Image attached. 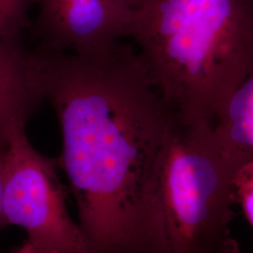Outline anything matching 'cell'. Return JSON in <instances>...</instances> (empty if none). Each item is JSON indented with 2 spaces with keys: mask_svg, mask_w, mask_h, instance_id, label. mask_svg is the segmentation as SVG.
<instances>
[{
  "mask_svg": "<svg viewBox=\"0 0 253 253\" xmlns=\"http://www.w3.org/2000/svg\"><path fill=\"white\" fill-rule=\"evenodd\" d=\"M217 143L239 169L253 160V66L230 94L213 122Z\"/></svg>",
  "mask_w": 253,
  "mask_h": 253,
  "instance_id": "52a82bcc",
  "label": "cell"
},
{
  "mask_svg": "<svg viewBox=\"0 0 253 253\" xmlns=\"http://www.w3.org/2000/svg\"><path fill=\"white\" fill-rule=\"evenodd\" d=\"M11 253H45L39 250L34 245L31 244L29 241H27L25 244L23 245L20 249L15 252H12Z\"/></svg>",
  "mask_w": 253,
  "mask_h": 253,
  "instance_id": "8fae6325",
  "label": "cell"
},
{
  "mask_svg": "<svg viewBox=\"0 0 253 253\" xmlns=\"http://www.w3.org/2000/svg\"><path fill=\"white\" fill-rule=\"evenodd\" d=\"M37 0H0V39L20 35Z\"/></svg>",
  "mask_w": 253,
  "mask_h": 253,
  "instance_id": "ba28073f",
  "label": "cell"
},
{
  "mask_svg": "<svg viewBox=\"0 0 253 253\" xmlns=\"http://www.w3.org/2000/svg\"><path fill=\"white\" fill-rule=\"evenodd\" d=\"M151 0H134V9L135 12L143 9L145 5H147Z\"/></svg>",
  "mask_w": 253,
  "mask_h": 253,
  "instance_id": "7c38bea8",
  "label": "cell"
},
{
  "mask_svg": "<svg viewBox=\"0 0 253 253\" xmlns=\"http://www.w3.org/2000/svg\"><path fill=\"white\" fill-rule=\"evenodd\" d=\"M9 143L0 142V229L6 226V221L3 211V187H4V169L5 159Z\"/></svg>",
  "mask_w": 253,
  "mask_h": 253,
  "instance_id": "30bf717a",
  "label": "cell"
},
{
  "mask_svg": "<svg viewBox=\"0 0 253 253\" xmlns=\"http://www.w3.org/2000/svg\"><path fill=\"white\" fill-rule=\"evenodd\" d=\"M37 46L87 54L127 39L134 11L119 0H37Z\"/></svg>",
  "mask_w": 253,
  "mask_h": 253,
  "instance_id": "5b68a950",
  "label": "cell"
},
{
  "mask_svg": "<svg viewBox=\"0 0 253 253\" xmlns=\"http://www.w3.org/2000/svg\"><path fill=\"white\" fill-rule=\"evenodd\" d=\"M3 211L6 224L27 232L45 253H90L80 225L70 217L56 163L39 153L26 130L9 138L5 159Z\"/></svg>",
  "mask_w": 253,
  "mask_h": 253,
  "instance_id": "277c9868",
  "label": "cell"
},
{
  "mask_svg": "<svg viewBox=\"0 0 253 253\" xmlns=\"http://www.w3.org/2000/svg\"><path fill=\"white\" fill-rule=\"evenodd\" d=\"M127 39L175 117L213 125L253 66V0H151Z\"/></svg>",
  "mask_w": 253,
  "mask_h": 253,
  "instance_id": "7a4b0ae2",
  "label": "cell"
},
{
  "mask_svg": "<svg viewBox=\"0 0 253 253\" xmlns=\"http://www.w3.org/2000/svg\"><path fill=\"white\" fill-rule=\"evenodd\" d=\"M32 51L90 253H139L146 182L174 114L133 44L121 40L87 54Z\"/></svg>",
  "mask_w": 253,
  "mask_h": 253,
  "instance_id": "6da1fadb",
  "label": "cell"
},
{
  "mask_svg": "<svg viewBox=\"0 0 253 253\" xmlns=\"http://www.w3.org/2000/svg\"><path fill=\"white\" fill-rule=\"evenodd\" d=\"M237 171L212 124L174 116L146 182L139 253H240L230 229Z\"/></svg>",
  "mask_w": 253,
  "mask_h": 253,
  "instance_id": "3957f363",
  "label": "cell"
},
{
  "mask_svg": "<svg viewBox=\"0 0 253 253\" xmlns=\"http://www.w3.org/2000/svg\"><path fill=\"white\" fill-rule=\"evenodd\" d=\"M43 97L40 87L32 49L20 35L0 39V142L26 130Z\"/></svg>",
  "mask_w": 253,
  "mask_h": 253,
  "instance_id": "8992f818",
  "label": "cell"
},
{
  "mask_svg": "<svg viewBox=\"0 0 253 253\" xmlns=\"http://www.w3.org/2000/svg\"><path fill=\"white\" fill-rule=\"evenodd\" d=\"M120 2H122L123 4H125L126 7H128L131 10L134 11L135 13V9H134V0H119Z\"/></svg>",
  "mask_w": 253,
  "mask_h": 253,
  "instance_id": "4fadbf2b",
  "label": "cell"
},
{
  "mask_svg": "<svg viewBox=\"0 0 253 253\" xmlns=\"http://www.w3.org/2000/svg\"><path fill=\"white\" fill-rule=\"evenodd\" d=\"M234 188L235 201L241 205L245 217L253 230V160L238 169Z\"/></svg>",
  "mask_w": 253,
  "mask_h": 253,
  "instance_id": "9c48e42d",
  "label": "cell"
}]
</instances>
